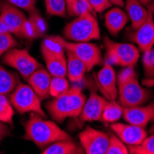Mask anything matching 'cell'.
I'll return each instance as SVG.
<instances>
[{
  "instance_id": "23",
  "label": "cell",
  "mask_w": 154,
  "mask_h": 154,
  "mask_svg": "<svg viewBox=\"0 0 154 154\" xmlns=\"http://www.w3.org/2000/svg\"><path fill=\"white\" fill-rule=\"evenodd\" d=\"M46 69L52 77H66V57H44Z\"/></svg>"
},
{
  "instance_id": "34",
  "label": "cell",
  "mask_w": 154,
  "mask_h": 154,
  "mask_svg": "<svg viewBox=\"0 0 154 154\" xmlns=\"http://www.w3.org/2000/svg\"><path fill=\"white\" fill-rule=\"evenodd\" d=\"M93 9L91 6V4L89 3L88 0H78L75 7L73 8L72 11L70 12L69 15L70 16H79V15H83V14L86 13H93Z\"/></svg>"
},
{
  "instance_id": "28",
  "label": "cell",
  "mask_w": 154,
  "mask_h": 154,
  "mask_svg": "<svg viewBox=\"0 0 154 154\" xmlns=\"http://www.w3.org/2000/svg\"><path fill=\"white\" fill-rule=\"evenodd\" d=\"M69 87L70 83L66 77H52L49 88L50 96L53 98L57 97L66 91Z\"/></svg>"
},
{
  "instance_id": "41",
  "label": "cell",
  "mask_w": 154,
  "mask_h": 154,
  "mask_svg": "<svg viewBox=\"0 0 154 154\" xmlns=\"http://www.w3.org/2000/svg\"><path fill=\"white\" fill-rule=\"evenodd\" d=\"M8 32V28L6 27V25L3 23V21L0 20V32Z\"/></svg>"
},
{
  "instance_id": "17",
  "label": "cell",
  "mask_w": 154,
  "mask_h": 154,
  "mask_svg": "<svg viewBox=\"0 0 154 154\" xmlns=\"http://www.w3.org/2000/svg\"><path fill=\"white\" fill-rule=\"evenodd\" d=\"M128 21L127 13L120 7H116L113 8H109L105 12L104 15V24L107 31L112 35H117L125 27Z\"/></svg>"
},
{
  "instance_id": "18",
  "label": "cell",
  "mask_w": 154,
  "mask_h": 154,
  "mask_svg": "<svg viewBox=\"0 0 154 154\" xmlns=\"http://www.w3.org/2000/svg\"><path fill=\"white\" fill-rule=\"evenodd\" d=\"M125 11H127L125 13L131 22V27L133 30L137 29L146 21L150 12L146 9L144 5L138 0H125Z\"/></svg>"
},
{
  "instance_id": "38",
  "label": "cell",
  "mask_w": 154,
  "mask_h": 154,
  "mask_svg": "<svg viewBox=\"0 0 154 154\" xmlns=\"http://www.w3.org/2000/svg\"><path fill=\"white\" fill-rule=\"evenodd\" d=\"M66 8H67V13L70 14V12L72 11L73 8L75 7L76 3L78 0H66Z\"/></svg>"
},
{
  "instance_id": "14",
  "label": "cell",
  "mask_w": 154,
  "mask_h": 154,
  "mask_svg": "<svg viewBox=\"0 0 154 154\" xmlns=\"http://www.w3.org/2000/svg\"><path fill=\"white\" fill-rule=\"evenodd\" d=\"M123 118L128 124L145 128L154 119V102L145 106L123 107Z\"/></svg>"
},
{
  "instance_id": "29",
  "label": "cell",
  "mask_w": 154,
  "mask_h": 154,
  "mask_svg": "<svg viewBox=\"0 0 154 154\" xmlns=\"http://www.w3.org/2000/svg\"><path fill=\"white\" fill-rule=\"evenodd\" d=\"M128 150L132 154H154V133L147 136L140 144L128 147Z\"/></svg>"
},
{
  "instance_id": "44",
  "label": "cell",
  "mask_w": 154,
  "mask_h": 154,
  "mask_svg": "<svg viewBox=\"0 0 154 154\" xmlns=\"http://www.w3.org/2000/svg\"><path fill=\"white\" fill-rule=\"evenodd\" d=\"M0 6H1V5H0Z\"/></svg>"
},
{
  "instance_id": "13",
  "label": "cell",
  "mask_w": 154,
  "mask_h": 154,
  "mask_svg": "<svg viewBox=\"0 0 154 154\" xmlns=\"http://www.w3.org/2000/svg\"><path fill=\"white\" fill-rule=\"evenodd\" d=\"M130 39L137 45L138 50L141 52H147L154 46V20L152 13L149 12L146 21L134 30L131 33Z\"/></svg>"
},
{
  "instance_id": "8",
  "label": "cell",
  "mask_w": 154,
  "mask_h": 154,
  "mask_svg": "<svg viewBox=\"0 0 154 154\" xmlns=\"http://www.w3.org/2000/svg\"><path fill=\"white\" fill-rule=\"evenodd\" d=\"M118 88L119 103L123 107H134L143 105L151 97L150 91L142 87L138 82L137 78L120 85Z\"/></svg>"
},
{
  "instance_id": "39",
  "label": "cell",
  "mask_w": 154,
  "mask_h": 154,
  "mask_svg": "<svg viewBox=\"0 0 154 154\" xmlns=\"http://www.w3.org/2000/svg\"><path fill=\"white\" fill-rule=\"evenodd\" d=\"M142 85L146 87H153L154 86V78L152 79H144L142 81Z\"/></svg>"
},
{
  "instance_id": "32",
  "label": "cell",
  "mask_w": 154,
  "mask_h": 154,
  "mask_svg": "<svg viewBox=\"0 0 154 154\" xmlns=\"http://www.w3.org/2000/svg\"><path fill=\"white\" fill-rule=\"evenodd\" d=\"M145 79L154 78V49L144 52L142 57Z\"/></svg>"
},
{
  "instance_id": "26",
  "label": "cell",
  "mask_w": 154,
  "mask_h": 154,
  "mask_svg": "<svg viewBox=\"0 0 154 154\" xmlns=\"http://www.w3.org/2000/svg\"><path fill=\"white\" fill-rule=\"evenodd\" d=\"M14 116V107L7 95L0 94V122L12 125Z\"/></svg>"
},
{
  "instance_id": "19",
  "label": "cell",
  "mask_w": 154,
  "mask_h": 154,
  "mask_svg": "<svg viewBox=\"0 0 154 154\" xmlns=\"http://www.w3.org/2000/svg\"><path fill=\"white\" fill-rule=\"evenodd\" d=\"M66 78L69 82L77 84L80 82L87 72L86 66L74 54L66 51Z\"/></svg>"
},
{
  "instance_id": "40",
  "label": "cell",
  "mask_w": 154,
  "mask_h": 154,
  "mask_svg": "<svg viewBox=\"0 0 154 154\" xmlns=\"http://www.w3.org/2000/svg\"><path fill=\"white\" fill-rule=\"evenodd\" d=\"M110 2L113 5H116V7H120V8L125 6V1H124V0H110Z\"/></svg>"
},
{
  "instance_id": "43",
  "label": "cell",
  "mask_w": 154,
  "mask_h": 154,
  "mask_svg": "<svg viewBox=\"0 0 154 154\" xmlns=\"http://www.w3.org/2000/svg\"><path fill=\"white\" fill-rule=\"evenodd\" d=\"M149 132H150V133H154V125H153L152 127L150 128V129H149Z\"/></svg>"
},
{
  "instance_id": "7",
  "label": "cell",
  "mask_w": 154,
  "mask_h": 154,
  "mask_svg": "<svg viewBox=\"0 0 154 154\" xmlns=\"http://www.w3.org/2000/svg\"><path fill=\"white\" fill-rule=\"evenodd\" d=\"M3 62L13 67L24 78L28 79L36 69L41 67V64L26 49L13 47L3 55Z\"/></svg>"
},
{
  "instance_id": "6",
  "label": "cell",
  "mask_w": 154,
  "mask_h": 154,
  "mask_svg": "<svg viewBox=\"0 0 154 154\" xmlns=\"http://www.w3.org/2000/svg\"><path fill=\"white\" fill-rule=\"evenodd\" d=\"M55 37L66 51L71 52L85 64L87 71H91L94 66L102 63V52L97 45L91 42H71L60 36Z\"/></svg>"
},
{
  "instance_id": "30",
  "label": "cell",
  "mask_w": 154,
  "mask_h": 154,
  "mask_svg": "<svg viewBox=\"0 0 154 154\" xmlns=\"http://www.w3.org/2000/svg\"><path fill=\"white\" fill-rule=\"evenodd\" d=\"M128 147L116 135L109 136V143L106 154H128Z\"/></svg>"
},
{
  "instance_id": "2",
  "label": "cell",
  "mask_w": 154,
  "mask_h": 154,
  "mask_svg": "<svg viewBox=\"0 0 154 154\" xmlns=\"http://www.w3.org/2000/svg\"><path fill=\"white\" fill-rule=\"evenodd\" d=\"M86 99L81 88L73 84L64 93L54 97L52 101L47 103L46 108L55 122L62 123L66 118L79 116Z\"/></svg>"
},
{
  "instance_id": "4",
  "label": "cell",
  "mask_w": 154,
  "mask_h": 154,
  "mask_svg": "<svg viewBox=\"0 0 154 154\" xmlns=\"http://www.w3.org/2000/svg\"><path fill=\"white\" fill-rule=\"evenodd\" d=\"M10 103L20 114L35 113L45 117L41 99L30 84L19 83L10 95Z\"/></svg>"
},
{
  "instance_id": "33",
  "label": "cell",
  "mask_w": 154,
  "mask_h": 154,
  "mask_svg": "<svg viewBox=\"0 0 154 154\" xmlns=\"http://www.w3.org/2000/svg\"><path fill=\"white\" fill-rule=\"evenodd\" d=\"M135 78H137V74L135 71L134 66H125L119 72V74L116 76L117 87L132 80Z\"/></svg>"
},
{
  "instance_id": "15",
  "label": "cell",
  "mask_w": 154,
  "mask_h": 154,
  "mask_svg": "<svg viewBox=\"0 0 154 154\" xmlns=\"http://www.w3.org/2000/svg\"><path fill=\"white\" fill-rule=\"evenodd\" d=\"M108 100L97 93H91L84 103L79 119L81 122H93L101 120L103 111Z\"/></svg>"
},
{
  "instance_id": "37",
  "label": "cell",
  "mask_w": 154,
  "mask_h": 154,
  "mask_svg": "<svg viewBox=\"0 0 154 154\" xmlns=\"http://www.w3.org/2000/svg\"><path fill=\"white\" fill-rule=\"evenodd\" d=\"M8 135H9V129L8 128L7 124L0 122V142Z\"/></svg>"
},
{
  "instance_id": "42",
  "label": "cell",
  "mask_w": 154,
  "mask_h": 154,
  "mask_svg": "<svg viewBox=\"0 0 154 154\" xmlns=\"http://www.w3.org/2000/svg\"><path fill=\"white\" fill-rule=\"evenodd\" d=\"M138 1H139V2H141L143 5L148 6V5H150V3H151L152 0H138Z\"/></svg>"
},
{
  "instance_id": "25",
  "label": "cell",
  "mask_w": 154,
  "mask_h": 154,
  "mask_svg": "<svg viewBox=\"0 0 154 154\" xmlns=\"http://www.w3.org/2000/svg\"><path fill=\"white\" fill-rule=\"evenodd\" d=\"M123 116V106L116 101H107L103 111L101 121L104 123H115Z\"/></svg>"
},
{
  "instance_id": "9",
  "label": "cell",
  "mask_w": 154,
  "mask_h": 154,
  "mask_svg": "<svg viewBox=\"0 0 154 154\" xmlns=\"http://www.w3.org/2000/svg\"><path fill=\"white\" fill-rule=\"evenodd\" d=\"M0 20L8 28V31L20 38H25V30L28 18L21 9L9 3L0 6Z\"/></svg>"
},
{
  "instance_id": "1",
  "label": "cell",
  "mask_w": 154,
  "mask_h": 154,
  "mask_svg": "<svg viewBox=\"0 0 154 154\" xmlns=\"http://www.w3.org/2000/svg\"><path fill=\"white\" fill-rule=\"evenodd\" d=\"M23 137L32 141L40 149H45L55 141L71 138L57 123L46 120L44 116L35 113H31L25 124Z\"/></svg>"
},
{
  "instance_id": "21",
  "label": "cell",
  "mask_w": 154,
  "mask_h": 154,
  "mask_svg": "<svg viewBox=\"0 0 154 154\" xmlns=\"http://www.w3.org/2000/svg\"><path fill=\"white\" fill-rule=\"evenodd\" d=\"M82 148L79 149L78 144L70 139H62V140L55 141L44 149L43 154H76L82 153ZM84 152V151H83Z\"/></svg>"
},
{
  "instance_id": "10",
  "label": "cell",
  "mask_w": 154,
  "mask_h": 154,
  "mask_svg": "<svg viewBox=\"0 0 154 154\" xmlns=\"http://www.w3.org/2000/svg\"><path fill=\"white\" fill-rule=\"evenodd\" d=\"M81 148L87 154H106L109 136L90 125L79 134Z\"/></svg>"
},
{
  "instance_id": "12",
  "label": "cell",
  "mask_w": 154,
  "mask_h": 154,
  "mask_svg": "<svg viewBox=\"0 0 154 154\" xmlns=\"http://www.w3.org/2000/svg\"><path fill=\"white\" fill-rule=\"evenodd\" d=\"M111 129L125 145H128V147L140 144L148 136L145 128L131 124L115 122L111 124Z\"/></svg>"
},
{
  "instance_id": "22",
  "label": "cell",
  "mask_w": 154,
  "mask_h": 154,
  "mask_svg": "<svg viewBox=\"0 0 154 154\" xmlns=\"http://www.w3.org/2000/svg\"><path fill=\"white\" fill-rule=\"evenodd\" d=\"M20 83L17 74L10 72L0 65V94L11 93Z\"/></svg>"
},
{
  "instance_id": "35",
  "label": "cell",
  "mask_w": 154,
  "mask_h": 154,
  "mask_svg": "<svg viewBox=\"0 0 154 154\" xmlns=\"http://www.w3.org/2000/svg\"><path fill=\"white\" fill-rule=\"evenodd\" d=\"M8 3L13 5L21 10L27 12H33L36 10V1L37 0H7Z\"/></svg>"
},
{
  "instance_id": "16",
  "label": "cell",
  "mask_w": 154,
  "mask_h": 154,
  "mask_svg": "<svg viewBox=\"0 0 154 154\" xmlns=\"http://www.w3.org/2000/svg\"><path fill=\"white\" fill-rule=\"evenodd\" d=\"M52 76L47 69L39 67L27 79L28 82L34 90L36 94L40 97L41 100H45L50 97L49 88Z\"/></svg>"
},
{
  "instance_id": "24",
  "label": "cell",
  "mask_w": 154,
  "mask_h": 154,
  "mask_svg": "<svg viewBox=\"0 0 154 154\" xmlns=\"http://www.w3.org/2000/svg\"><path fill=\"white\" fill-rule=\"evenodd\" d=\"M41 51L44 57H60L66 54V50L62 45L57 41L55 36L45 37L42 43Z\"/></svg>"
},
{
  "instance_id": "36",
  "label": "cell",
  "mask_w": 154,
  "mask_h": 154,
  "mask_svg": "<svg viewBox=\"0 0 154 154\" xmlns=\"http://www.w3.org/2000/svg\"><path fill=\"white\" fill-rule=\"evenodd\" d=\"M88 1L91 4L93 11L98 13H102L113 6L110 0H88Z\"/></svg>"
},
{
  "instance_id": "11",
  "label": "cell",
  "mask_w": 154,
  "mask_h": 154,
  "mask_svg": "<svg viewBox=\"0 0 154 154\" xmlns=\"http://www.w3.org/2000/svg\"><path fill=\"white\" fill-rule=\"evenodd\" d=\"M96 82L98 88L108 101H116L118 97V88L116 71L109 61L104 59L102 68L97 73Z\"/></svg>"
},
{
  "instance_id": "3",
  "label": "cell",
  "mask_w": 154,
  "mask_h": 154,
  "mask_svg": "<svg viewBox=\"0 0 154 154\" xmlns=\"http://www.w3.org/2000/svg\"><path fill=\"white\" fill-rule=\"evenodd\" d=\"M66 40L71 42H91L101 38L100 26L93 13L77 16L64 29Z\"/></svg>"
},
{
  "instance_id": "31",
  "label": "cell",
  "mask_w": 154,
  "mask_h": 154,
  "mask_svg": "<svg viewBox=\"0 0 154 154\" xmlns=\"http://www.w3.org/2000/svg\"><path fill=\"white\" fill-rule=\"evenodd\" d=\"M17 45V41L12 33L8 32H0V57H3L8 50L15 47Z\"/></svg>"
},
{
  "instance_id": "27",
  "label": "cell",
  "mask_w": 154,
  "mask_h": 154,
  "mask_svg": "<svg viewBox=\"0 0 154 154\" xmlns=\"http://www.w3.org/2000/svg\"><path fill=\"white\" fill-rule=\"evenodd\" d=\"M46 13L49 16L65 17L67 13L66 0H44Z\"/></svg>"
},
{
  "instance_id": "5",
  "label": "cell",
  "mask_w": 154,
  "mask_h": 154,
  "mask_svg": "<svg viewBox=\"0 0 154 154\" xmlns=\"http://www.w3.org/2000/svg\"><path fill=\"white\" fill-rule=\"evenodd\" d=\"M106 50V60L112 65L120 66H135L137 63L140 53L137 46L132 44L116 43L108 37L104 38Z\"/></svg>"
},
{
  "instance_id": "20",
  "label": "cell",
  "mask_w": 154,
  "mask_h": 154,
  "mask_svg": "<svg viewBox=\"0 0 154 154\" xmlns=\"http://www.w3.org/2000/svg\"><path fill=\"white\" fill-rule=\"evenodd\" d=\"M47 30V25L45 20L42 18L36 9L30 13V17L28 18L25 30V38L35 39L43 36Z\"/></svg>"
}]
</instances>
